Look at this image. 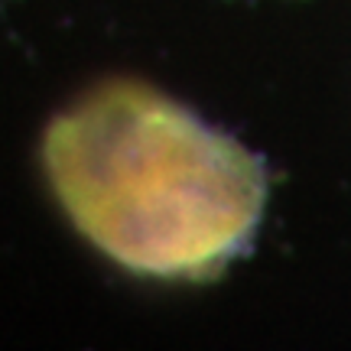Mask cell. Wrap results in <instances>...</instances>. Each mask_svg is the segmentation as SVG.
<instances>
[{
    "mask_svg": "<svg viewBox=\"0 0 351 351\" xmlns=\"http://www.w3.org/2000/svg\"><path fill=\"white\" fill-rule=\"evenodd\" d=\"M43 166L72 225L134 274L199 276L247 244L263 163L140 82H108L49 124Z\"/></svg>",
    "mask_w": 351,
    "mask_h": 351,
    "instance_id": "6da1fadb",
    "label": "cell"
}]
</instances>
